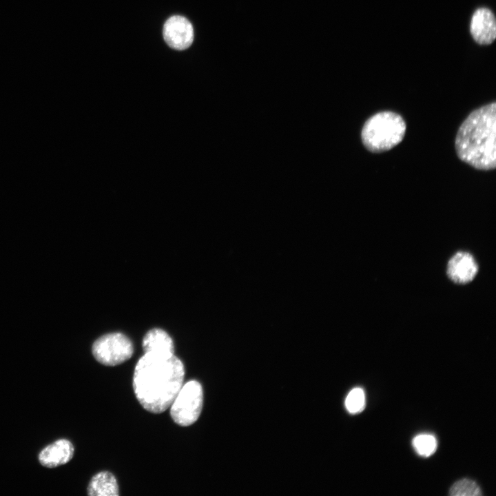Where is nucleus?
<instances>
[{"label": "nucleus", "instance_id": "obj_13", "mask_svg": "<svg viewBox=\"0 0 496 496\" xmlns=\"http://www.w3.org/2000/svg\"><path fill=\"white\" fill-rule=\"evenodd\" d=\"M449 495L452 496H479L482 493L480 488L474 481L463 479L456 482L451 487Z\"/></svg>", "mask_w": 496, "mask_h": 496}, {"label": "nucleus", "instance_id": "obj_14", "mask_svg": "<svg viewBox=\"0 0 496 496\" xmlns=\"http://www.w3.org/2000/svg\"><path fill=\"white\" fill-rule=\"evenodd\" d=\"M347 411L353 414L358 413L365 407V395L364 391L359 387L353 389L345 400Z\"/></svg>", "mask_w": 496, "mask_h": 496}, {"label": "nucleus", "instance_id": "obj_1", "mask_svg": "<svg viewBox=\"0 0 496 496\" xmlns=\"http://www.w3.org/2000/svg\"><path fill=\"white\" fill-rule=\"evenodd\" d=\"M184 377V364L174 354L146 352L134 368L135 396L147 411L163 413L183 386Z\"/></svg>", "mask_w": 496, "mask_h": 496}, {"label": "nucleus", "instance_id": "obj_8", "mask_svg": "<svg viewBox=\"0 0 496 496\" xmlns=\"http://www.w3.org/2000/svg\"><path fill=\"white\" fill-rule=\"evenodd\" d=\"M471 33L475 41L481 45L490 44L496 37V21L493 12L484 8H479L473 15Z\"/></svg>", "mask_w": 496, "mask_h": 496}, {"label": "nucleus", "instance_id": "obj_2", "mask_svg": "<svg viewBox=\"0 0 496 496\" xmlns=\"http://www.w3.org/2000/svg\"><path fill=\"white\" fill-rule=\"evenodd\" d=\"M496 103L483 105L466 117L455 141L459 158L479 170L496 167Z\"/></svg>", "mask_w": 496, "mask_h": 496}, {"label": "nucleus", "instance_id": "obj_9", "mask_svg": "<svg viewBox=\"0 0 496 496\" xmlns=\"http://www.w3.org/2000/svg\"><path fill=\"white\" fill-rule=\"evenodd\" d=\"M74 448L70 441L59 439L41 450L39 460L47 468H54L70 462L74 455Z\"/></svg>", "mask_w": 496, "mask_h": 496}, {"label": "nucleus", "instance_id": "obj_5", "mask_svg": "<svg viewBox=\"0 0 496 496\" xmlns=\"http://www.w3.org/2000/svg\"><path fill=\"white\" fill-rule=\"evenodd\" d=\"M94 358L105 366H116L129 360L134 352L130 339L121 333H110L99 338L93 343Z\"/></svg>", "mask_w": 496, "mask_h": 496}, {"label": "nucleus", "instance_id": "obj_3", "mask_svg": "<svg viewBox=\"0 0 496 496\" xmlns=\"http://www.w3.org/2000/svg\"><path fill=\"white\" fill-rule=\"evenodd\" d=\"M406 130V123L400 114L391 111L380 112L366 121L361 139L369 152L380 153L398 145L403 140Z\"/></svg>", "mask_w": 496, "mask_h": 496}, {"label": "nucleus", "instance_id": "obj_6", "mask_svg": "<svg viewBox=\"0 0 496 496\" xmlns=\"http://www.w3.org/2000/svg\"><path fill=\"white\" fill-rule=\"evenodd\" d=\"M166 43L172 49L184 50L190 47L194 41V28L185 17L174 15L168 18L163 28Z\"/></svg>", "mask_w": 496, "mask_h": 496}, {"label": "nucleus", "instance_id": "obj_10", "mask_svg": "<svg viewBox=\"0 0 496 496\" xmlns=\"http://www.w3.org/2000/svg\"><path fill=\"white\" fill-rule=\"evenodd\" d=\"M142 347L145 353L174 354V344L172 338L165 331L159 328L150 329L146 333Z\"/></svg>", "mask_w": 496, "mask_h": 496}, {"label": "nucleus", "instance_id": "obj_11", "mask_svg": "<svg viewBox=\"0 0 496 496\" xmlns=\"http://www.w3.org/2000/svg\"><path fill=\"white\" fill-rule=\"evenodd\" d=\"M90 496H118L119 489L114 475L108 471H101L91 479L87 486Z\"/></svg>", "mask_w": 496, "mask_h": 496}, {"label": "nucleus", "instance_id": "obj_4", "mask_svg": "<svg viewBox=\"0 0 496 496\" xmlns=\"http://www.w3.org/2000/svg\"><path fill=\"white\" fill-rule=\"evenodd\" d=\"M203 404V391L200 383L195 380L183 384L170 405L174 422L182 426L193 424L199 417Z\"/></svg>", "mask_w": 496, "mask_h": 496}, {"label": "nucleus", "instance_id": "obj_7", "mask_svg": "<svg viewBox=\"0 0 496 496\" xmlns=\"http://www.w3.org/2000/svg\"><path fill=\"white\" fill-rule=\"evenodd\" d=\"M478 265L472 254L457 251L448 260L446 273L455 283L464 285L472 281L478 272Z\"/></svg>", "mask_w": 496, "mask_h": 496}, {"label": "nucleus", "instance_id": "obj_12", "mask_svg": "<svg viewBox=\"0 0 496 496\" xmlns=\"http://www.w3.org/2000/svg\"><path fill=\"white\" fill-rule=\"evenodd\" d=\"M413 445L417 453L424 457L433 454L437 449L436 438L431 434H420L413 440Z\"/></svg>", "mask_w": 496, "mask_h": 496}]
</instances>
